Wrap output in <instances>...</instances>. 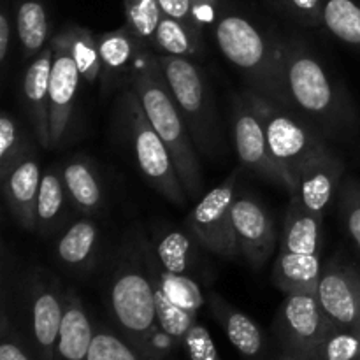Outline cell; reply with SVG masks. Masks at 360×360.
<instances>
[{
  "mask_svg": "<svg viewBox=\"0 0 360 360\" xmlns=\"http://www.w3.org/2000/svg\"><path fill=\"white\" fill-rule=\"evenodd\" d=\"M0 179L11 217L25 231L35 232V207L42 179L41 164L35 157V151L27 155Z\"/></svg>",
  "mask_w": 360,
  "mask_h": 360,
  "instance_id": "19",
  "label": "cell"
},
{
  "mask_svg": "<svg viewBox=\"0 0 360 360\" xmlns=\"http://www.w3.org/2000/svg\"><path fill=\"white\" fill-rule=\"evenodd\" d=\"M65 290L51 271L39 266L20 278V304L39 360H53L63 319Z\"/></svg>",
  "mask_w": 360,
  "mask_h": 360,
  "instance_id": "7",
  "label": "cell"
},
{
  "mask_svg": "<svg viewBox=\"0 0 360 360\" xmlns=\"http://www.w3.org/2000/svg\"><path fill=\"white\" fill-rule=\"evenodd\" d=\"M34 151V143L21 123L7 111L0 116V178Z\"/></svg>",
  "mask_w": 360,
  "mask_h": 360,
  "instance_id": "29",
  "label": "cell"
},
{
  "mask_svg": "<svg viewBox=\"0 0 360 360\" xmlns=\"http://www.w3.org/2000/svg\"><path fill=\"white\" fill-rule=\"evenodd\" d=\"M192 236L190 232L165 231L157 241L153 243L155 257L165 271L174 274H188L195 271V252H193ZM195 241V239H193Z\"/></svg>",
  "mask_w": 360,
  "mask_h": 360,
  "instance_id": "28",
  "label": "cell"
},
{
  "mask_svg": "<svg viewBox=\"0 0 360 360\" xmlns=\"http://www.w3.org/2000/svg\"><path fill=\"white\" fill-rule=\"evenodd\" d=\"M105 304L116 326L130 345L151 360H164L174 347L160 329L151 273V243L139 232H130L112 257L105 281Z\"/></svg>",
  "mask_w": 360,
  "mask_h": 360,
  "instance_id": "1",
  "label": "cell"
},
{
  "mask_svg": "<svg viewBox=\"0 0 360 360\" xmlns=\"http://www.w3.org/2000/svg\"><path fill=\"white\" fill-rule=\"evenodd\" d=\"M95 329L83 299L74 290H65L63 319L53 360H88Z\"/></svg>",
  "mask_w": 360,
  "mask_h": 360,
  "instance_id": "22",
  "label": "cell"
},
{
  "mask_svg": "<svg viewBox=\"0 0 360 360\" xmlns=\"http://www.w3.org/2000/svg\"><path fill=\"white\" fill-rule=\"evenodd\" d=\"M155 304H157L158 323L165 336L174 345H183L188 330L197 322V313L174 304L157 285H155Z\"/></svg>",
  "mask_w": 360,
  "mask_h": 360,
  "instance_id": "31",
  "label": "cell"
},
{
  "mask_svg": "<svg viewBox=\"0 0 360 360\" xmlns=\"http://www.w3.org/2000/svg\"><path fill=\"white\" fill-rule=\"evenodd\" d=\"M214 41L221 55L248 81L250 90L285 105L280 37L264 32L243 14L229 13L214 23Z\"/></svg>",
  "mask_w": 360,
  "mask_h": 360,
  "instance_id": "4",
  "label": "cell"
},
{
  "mask_svg": "<svg viewBox=\"0 0 360 360\" xmlns=\"http://www.w3.org/2000/svg\"><path fill=\"white\" fill-rule=\"evenodd\" d=\"M192 2V18L197 28L204 32V28L210 25L217 23L218 7H220V0H190Z\"/></svg>",
  "mask_w": 360,
  "mask_h": 360,
  "instance_id": "39",
  "label": "cell"
},
{
  "mask_svg": "<svg viewBox=\"0 0 360 360\" xmlns=\"http://www.w3.org/2000/svg\"><path fill=\"white\" fill-rule=\"evenodd\" d=\"M260 104H262L271 155L287 176V190L288 193H292L294 178L299 169L311 158L329 151V148L322 139V134L297 112L273 101H267L266 97H262Z\"/></svg>",
  "mask_w": 360,
  "mask_h": 360,
  "instance_id": "8",
  "label": "cell"
},
{
  "mask_svg": "<svg viewBox=\"0 0 360 360\" xmlns=\"http://www.w3.org/2000/svg\"><path fill=\"white\" fill-rule=\"evenodd\" d=\"M210 311L218 326L224 329L232 347L243 357L248 360H262L264 352H266V338L257 322L229 304L217 292H211L210 295Z\"/></svg>",
  "mask_w": 360,
  "mask_h": 360,
  "instance_id": "21",
  "label": "cell"
},
{
  "mask_svg": "<svg viewBox=\"0 0 360 360\" xmlns=\"http://www.w3.org/2000/svg\"><path fill=\"white\" fill-rule=\"evenodd\" d=\"M262 97L253 90L236 95L232 101V130L236 153L243 169L287 188V176L273 158L262 115Z\"/></svg>",
  "mask_w": 360,
  "mask_h": 360,
  "instance_id": "9",
  "label": "cell"
},
{
  "mask_svg": "<svg viewBox=\"0 0 360 360\" xmlns=\"http://www.w3.org/2000/svg\"><path fill=\"white\" fill-rule=\"evenodd\" d=\"M285 108L311 123L322 136H341L357 125L350 95L333 79L313 49L297 37L280 39Z\"/></svg>",
  "mask_w": 360,
  "mask_h": 360,
  "instance_id": "2",
  "label": "cell"
},
{
  "mask_svg": "<svg viewBox=\"0 0 360 360\" xmlns=\"http://www.w3.org/2000/svg\"><path fill=\"white\" fill-rule=\"evenodd\" d=\"M232 225L239 253L253 269H262L278 245V232L269 211L257 197L236 193L232 202Z\"/></svg>",
  "mask_w": 360,
  "mask_h": 360,
  "instance_id": "14",
  "label": "cell"
},
{
  "mask_svg": "<svg viewBox=\"0 0 360 360\" xmlns=\"http://www.w3.org/2000/svg\"><path fill=\"white\" fill-rule=\"evenodd\" d=\"M56 35L69 49L83 81L94 84L95 81L101 79L102 63L97 35L90 28L76 23H67Z\"/></svg>",
  "mask_w": 360,
  "mask_h": 360,
  "instance_id": "26",
  "label": "cell"
},
{
  "mask_svg": "<svg viewBox=\"0 0 360 360\" xmlns=\"http://www.w3.org/2000/svg\"><path fill=\"white\" fill-rule=\"evenodd\" d=\"M97 39L102 63L98 81L102 83V90L112 91L125 83L129 84L141 55L148 48L137 41L136 35L125 25L116 30L104 32L97 35Z\"/></svg>",
  "mask_w": 360,
  "mask_h": 360,
  "instance_id": "18",
  "label": "cell"
},
{
  "mask_svg": "<svg viewBox=\"0 0 360 360\" xmlns=\"http://www.w3.org/2000/svg\"><path fill=\"white\" fill-rule=\"evenodd\" d=\"M129 86L137 94L148 120L171 151L186 195L197 199L204 185L199 153L188 125L172 98L157 53L141 55Z\"/></svg>",
  "mask_w": 360,
  "mask_h": 360,
  "instance_id": "3",
  "label": "cell"
},
{
  "mask_svg": "<svg viewBox=\"0 0 360 360\" xmlns=\"http://www.w3.org/2000/svg\"><path fill=\"white\" fill-rule=\"evenodd\" d=\"M316 360H360V338L355 330L338 329L327 336Z\"/></svg>",
  "mask_w": 360,
  "mask_h": 360,
  "instance_id": "34",
  "label": "cell"
},
{
  "mask_svg": "<svg viewBox=\"0 0 360 360\" xmlns=\"http://www.w3.org/2000/svg\"><path fill=\"white\" fill-rule=\"evenodd\" d=\"M157 55L179 56V58H197L202 55V32L185 21L164 16L153 39Z\"/></svg>",
  "mask_w": 360,
  "mask_h": 360,
  "instance_id": "25",
  "label": "cell"
},
{
  "mask_svg": "<svg viewBox=\"0 0 360 360\" xmlns=\"http://www.w3.org/2000/svg\"><path fill=\"white\" fill-rule=\"evenodd\" d=\"M278 360H309V359L301 357V355H294V354H287V352H283V354H281V357Z\"/></svg>",
  "mask_w": 360,
  "mask_h": 360,
  "instance_id": "40",
  "label": "cell"
},
{
  "mask_svg": "<svg viewBox=\"0 0 360 360\" xmlns=\"http://www.w3.org/2000/svg\"><path fill=\"white\" fill-rule=\"evenodd\" d=\"M334 323L323 311L316 294L285 295L274 320V333L287 354L316 360Z\"/></svg>",
  "mask_w": 360,
  "mask_h": 360,
  "instance_id": "11",
  "label": "cell"
},
{
  "mask_svg": "<svg viewBox=\"0 0 360 360\" xmlns=\"http://www.w3.org/2000/svg\"><path fill=\"white\" fill-rule=\"evenodd\" d=\"M67 197L62 167H49L42 172L41 188L35 207V232L41 238H49L63 227L67 217Z\"/></svg>",
  "mask_w": 360,
  "mask_h": 360,
  "instance_id": "24",
  "label": "cell"
},
{
  "mask_svg": "<svg viewBox=\"0 0 360 360\" xmlns=\"http://www.w3.org/2000/svg\"><path fill=\"white\" fill-rule=\"evenodd\" d=\"M316 297L338 329L360 327V269L350 260L334 255L320 274Z\"/></svg>",
  "mask_w": 360,
  "mask_h": 360,
  "instance_id": "13",
  "label": "cell"
},
{
  "mask_svg": "<svg viewBox=\"0 0 360 360\" xmlns=\"http://www.w3.org/2000/svg\"><path fill=\"white\" fill-rule=\"evenodd\" d=\"M102 231L91 217H83L67 225L58 236L55 255L60 266L72 274L91 273L102 255Z\"/></svg>",
  "mask_w": 360,
  "mask_h": 360,
  "instance_id": "17",
  "label": "cell"
},
{
  "mask_svg": "<svg viewBox=\"0 0 360 360\" xmlns=\"http://www.w3.org/2000/svg\"><path fill=\"white\" fill-rule=\"evenodd\" d=\"M343 174V160L333 150L326 151L299 169L290 199H294L302 210L323 217L334 193L341 186Z\"/></svg>",
  "mask_w": 360,
  "mask_h": 360,
  "instance_id": "15",
  "label": "cell"
},
{
  "mask_svg": "<svg viewBox=\"0 0 360 360\" xmlns=\"http://www.w3.org/2000/svg\"><path fill=\"white\" fill-rule=\"evenodd\" d=\"M53 48L51 79H49V137L51 150L65 146L72 137L76 118L77 90L83 81L69 49L58 35L49 41Z\"/></svg>",
  "mask_w": 360,
  "mask_h": 360,
  "instance_id": "12",
  "label": "cell"
},
{
  "mask_svg": "<svg viewBox=\"0 0 360 360\" xmlns=\"http://www.w3.org/2000/svg\"><path fill=\"white\" fill-rule=\"evenodd\" d=\"M53 48L46 46L28 62L21 77V104L30 129L42 150H51L49 137V79H51Z\"/></svg>",
  "mask_w": 360,
  "mask_h": 360,
  "instance_id": "16",
  "label": "cell"
},
{
  "mask_svg": "<svg viewBox=\"0 0 360 360\" xmlns=\"http://www.w3.org/2000/svg\"><path fill=\"white\" fill-rule=\"evenodd\" d=\"M183 347L190 360H221L210 330L199 322L193 323L192 329L188 330Z\"/></svg>",
  "mask_w": 360,
  "mask_h": 360,
  "instance_id": "36",
  "label": "cell"
},
{
  "mask_svg": "<svg viewBox=\"0 0 360 360\" xmlns=\"http://www.w3.org/2000/svg\"><path fill=\"white\" fill-rule=\"evenodd\" d=\"M88 360H151L130 345L125 338L108 327H97Z\"/></svg>",
  "mask_w": 360,
  "mask_h": 360,
  "instance_id": "32",
  "label": "cell"
},
{
  "mask_svg": "<svg viewBox=\"0 0 360 360\" xmlns=\"http://www.w3.org/2000/svg\"><path fill=\"white\" fill-rule=\"evenodd\" d=\"M239 172L236 169L225 181L211 188L185 218V229L195 243L221 259L241 255L232 225V202L238 193L236 183Z\"/></svg>",
  "mask_w": 360,
  "mask_h": 360,
  "instance_id": "10",
  "label": "cell"
},
{
  "mask_svg": "<svg viewBox=\"0 0 360 360\" xmlns=\"http://www.w3.org/2000/svg\"><path fill=\"white\" fill-rule=\"evenodd\" d=\"M340 214L345 234L360 259V179L347 178L340 186Z\"/></svg>",
  "mask_w": 360,
  "mask_h": 360,
  "instance_id": "33",
  "label": "cell"
},
{
  "mask_svg": "<svg viewBox=\"0 0 360 360\" xmlns=\"http://www.w3.org/2000/svg\"><path fill=\"white\" fill-rule=\"evenodd\" d=\"M355 333H357L359 338H360V327H359V329H355Z\"/></svg>",
  "mask_w": 360,
  "mask_h": 360,
  "instance_id": "41",
  "label": "cell"
},
{
  "mask_svg": "<svg viewBox=\"0 0 360 360\" xmlns=\"http://www.w3.org/2000/svg\"><path fill=\"white\" fill-rule=\"evenodd\" d=\"M21 58L30 62L49 44V13L46 0H13Z\"/></svg>",
  "mask_w": 360,
  "mask_h": 360,
  "instance_id": "23",
  "label": "cell"
},
{
  "mask_svg": "<svg viewBox=\"0 0 360 360\" xmlns=\"http://www.w3.org/2000/svg\"><path fill=\"white\" fill-rule=\"evenodd\" d=\"M157 58L197 150L211 157L218 150V122L206 76L190 58L169 55Z\"/></svg>",
  "mask_w": 360,
  "mask_h": 360,
  "instance_id": "6",
  "label": "cell"
},
{
  "mask_svg": "<svg viewBox=\"0 0 360 360\" xmlns=\"http://www.w3.org/2000/svg\"><path fill=\"white\" fill-rule=\"evenodd\" d=\"M281 13L306 27L322 25V0H271Z\"/></svg>",
  "mask_w": 360,
  "mask_h": 360,
  "instance_id": "35",
  "label": "cell"
},
{
  "mask_svg": "<svg viewBox=\"0 0 360 360\" xmlns=\"http://www.w3.org/2000/svg\"><path fill=\"white\" fill-rule=\"evenodd\" d=\"M63 185L70 207L83 217H97L105 207L102 178L94 162L86 157H76L62 167Z\"/></svg>",
  "mask_w": 360,
  "mask_h": 360,
  "instance_id": "20",
  "label": "cell"
},
{
  "mask_svg": "<svg viewBox=\"0 0 360 360\" xmlns=\"http://www.w3.org/2000/svg\"><path fill=\"white\" fill-rule=\"evenodd\" d=\"M120 116L129 132L134 160L148 185L176 207H185L188 195L176 171L171 151L153 129L139 97L130 86L123 90L120 98Z\"/></svg>",
  "mask_w": 360,
  "mask_h": 360,
  "instance_id": "5",
  "label": "cell"
},
{
  "mask_svg": "<svg viewBox=\"0 0 360 360\" xmlns=\"http://www.w3.org/2000/svg\"><path fill=\"white\" fill-rule=\"evenodd\" d=\"M14 34H16V21H14L13 0H0V67L4 72L7 70Z\"/></svg>",
  "mask_w": 360,
  "mask_h": 360,
  "instance_id": "37",
  "label": "cell"
},
{
  "mask_svg": "<svg viewBox=\"0 0 360 360\" xmlns=\"http://www.w3.org/2000/svg\"><path fill=\"white\" fill-rule=\"evenodd\" d=\"M0 360H32L28 352L21 347L16 336L9 334V322L4 311L2 315V345H0Z\"/></svg>",
  "mask_w": 360,
  "mask_h": 360,
  "instance_id": "38",
  "label": "cell"
},
{
  "mask_svg": "<svg viewBox=\"0 0 360 360\" xmlns=\"http://www.w3.org/2000/svg\"><path fill=\"white\" fill-rule=\"evenodd\" d=\"M320 27L360 51V0H322Z\"/></svg>",
  "mask_w": 360,
  "mask_h": 360,
  "instance_id": "27",
  "label": "cell"
},
{
  "mask_svg": "<svg viewBox=\"0 0 360 360\" xmlns=\"http://www.w3.org/2000/svg\"><path fill=\"white\" fill-rule=\"evenodd\" d=\"M125 27L136 35L144 48H153V39L160 25L162 14L158 0H123Z\"/></svg>",
  "mask_w": 360,
  "mask_h": 360,
  "instance_id": "30",
  "label": "cell"
}]
</instances>
